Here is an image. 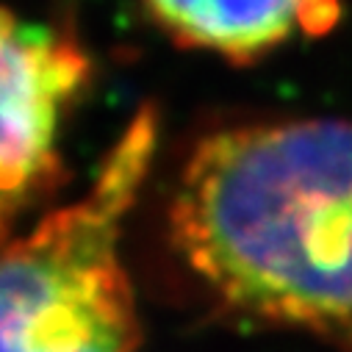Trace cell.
Segmentation results:
<instances>
[{"label":"cell","mask_w":352,"mask_h":352,"mask_svg":"<svg viewBox=\"0 0 352 352\" xmlns=\"http://www.w3.org/2000/svg\"><path fill=\"white\" fill-rule=\"evenodd\" d=\"M169 233L225 311L352 352V120L206 136L181 172Z\"/></svg>","instance_id":"cell-1"},{"label":"cell","mask_w":352,"mask_h":352,"mask_svg":"<svg viewBox=\"0 0 352 352\" xmlns=\"http://www.w3.org/2000/svg\"><path fill=\"white\" fill-rule=\"evenodd\" d=\"M153 150L155 111L142 109L89 192L0 250V352H136L120 239Z\"/></svg>","instance_id":"cell-2"},{"label":"cell","mask_w":352,"mask_h":352,"mask_svg":"<svg viewBox=\"0 0 352 352\" xmlns=\"http://www.w3.org/2000/svg\"><path fill=\"white\" fill-rule=\"evenodd\" d=\"M89 61L47 25L0 6V244L58 178V122Z\"/></svg>","instance_id":"cell-3"},{"label":"cell","mask_w":352,"mask_h":352,"mask_svg":"<svg viewBox=\"0 0 352 352\" xmlns=\"http://www.w3.org/2000/svg\"><path fill=\"white\" fill-rule=\"evenodd\" d=\"M158 25L186 47L252 61L300 31L336 23V0H144Z\"/></svg>","instance_id":"cell-4"}]
</instances>
